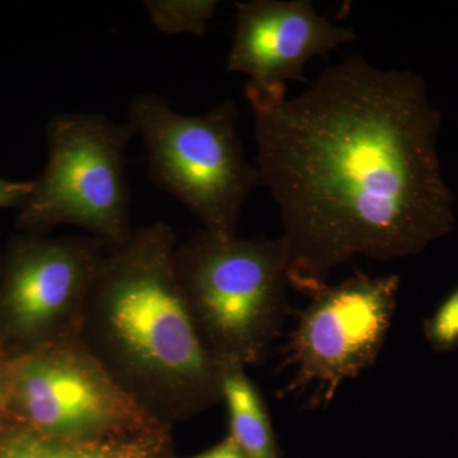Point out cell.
<instances>
[{"mask_svg":"<svg viewBox=\"0 0 458 458\" xmlns=\"http://www.w3.org/2000/svg\"><path fill=\"white\" fill-rule=\"evenodd\" d=\"M134 137L128 122L104 114L51 117L47 165L18 209V227L42 234L57 225H74L106 251L125 245L134 232L125 172L126 149Z\"/></svg>","mask_w":458,"mask_h":458,"instance_id":"5","label":"cell"},{"mask_svg":"<svg viewBox=\"0 0 458 458\" xmlns=\"http://www.w3.org/2000/svg\"><path fill=\"white\" fill-rule=\"evenodd\" d=\"M179 458V457H177ZM188 458H247L243 452L238 448L236 443L231 437L227 436L218 445L209 448V450L199 454L197 456H191Z\"/></svg>","mask_w":458,"mask_h":458,"instance_id":"15","label":"cell"},{"mask_svg":"<svg viewBox=\"0 0 458 458\" xmlns=\"http://www.w3.org/2000/svg\"><path fill=\"white\" fill-rule=\"evenodd\" d=\"M174 269L213 360L245 369L264 363L289 313L282 237L221 240L200 231L176 247Z\"/></svg>","mask_w":458,"mask_h":458,"instance_id":"3","label":"cell"},{"mask_svg":"<svg viewBox=\"0 0 458 458\" xmlns=\"http://www.w3.org/2000/svg\"><path fill=\"white\" fill-rule=\"evenodd\" d=\"M357 40L352 27L331 23L310 0H246L236 3L227 71L245 75L252 111L286 99V83L302 82L312 57Z\"/></svg>","mask_w":458,"mask_h":458,"instance_id":"9","label":"cell"},{"mask_svg":"<svg viewBox=\"0 0 458 458\" xmlns=\"http://www.w3.org/2000/svg\"><path fill=\"white\" fill-rule=\"evenodd\" d=\"M423 334L433 352L445 354L458 349V286L424 319Z\"/></svg>","mask_w":458,"mask_h":458,"instance_id":"13","label":"cell"},{"mask_svg":"<svg viewBox=\"0 0 458 458\" xmlns=\"http://www.w3.org/2000/svg\"><path fill=\"white\" fill-rule=\"evenodd\" d=\"M0 265H2V256H0Z\"/></svg>","mask_w":458,"mask_h":458,"instance_id":"17","label":"cell"},{"mask_svg":"<svg viewBox=\"0 0 458 458\" xmlns=\"http://www.w3.org/2000/svg\"><path fill=\"white\" fill-rule=\"evenodd\" d=\"M9 360L0 352V427L11 420L8 411Z\"/></svg>","mask_w":458,"mask_h":458,"instance_id":"16","label":"cell"},{"mask_svg":"<svg viewBox=\"0 0 458 458\" xmlns=\"http://www.w3.org/2000/svg\"><path fill=\"white\" fill-rule=\"evenodd\" d=\"M218 0H146V9L152 25L165 35L203 36L212 20Z\"/></svg>","mask_w":458,"mask_h":458,"instance_id":"12","label":"cell"},{"mask_svg":"<svg viewBox=\"0 0 458 458\" xmlns=\"http://www.w3.org/2000/svg\"><path fill=\"white\" fill-rule=\"evenodd\" d=\"M172 428L96 439L45 436L9 420L0 427V458H177Z\"/></svg>","mask_w":458,"mask_h":458,"instance_id":"10","label":"cell"},{"mask_svg":"<svg viewBox=\"0 0 458 458\" xmlns=\"http://www.w3.org/2000/svg\"><path fill=\"white\" fill-rule=\"evenodd\" d=\"M254 116L260 186L278 205L289 285L301 293L311 298L355 256L409 258L454 231L443 116L420 75L355 54Z\"/></svg>","mask_w":458,"mask_h":458,"instance_id":"1","label":"cell"},{"mask_svg":"<svg viewBox=\"0 0 458 458\" xmlns=\"http://www.w3.org/2000/svg\"><path fill=\"white\" fill-rule=\"evenodd\" d=\"M222 403L229 417L228 436L247 458H280L278 439L267 403L247 369L219 364Z\"/></svg>","mask_w":458,"mask_h":458,"instance_id":"11","label":"cell"},{"mask_svg":"<svg viewBox=\"0 0 458 458\" xmlns=\"http://www.w3.org/2000/svg\"><path fill=\"white\" fill-rule=\"evenodd\" d=\"M237 105L182 114L155 93L131 99L126 122L146 144L148 174L159 189L194 214L209 236L237 237L247 199L260 186L238 135Z\"/></svg>","mask_w":458,"mask_h":458,"instance_id":"4","label":"cell"},{"mask_svg":"<svg viewBox=\"0 0 458 458\" xmlns=\"http://www.w3.org/2000/svg\"><path fill=\"white\" fill-rule=\"evenodd\" d=\"M176 247L174 229L157 222L106 251L78 334L114 381L171 428L222 403L221 369L181 291Z\"/></svg>","mask_w":458,"mask_h":458,"instance_id":"2","label":"cell"},{"mask_svg":"<svg viewBox=\"0 0 458 458\" xmlns=\"http://www.w3.org/2000/svg\"><path fill=\"white\" fill-rule=\"evenodd\" d=\"M32 181H13L0 177V209H20L31 191Z\"/></svg>","mask_w":458,"mask_h":458,"instance_id":"14","label":"cell"},{"mask_svg":"<svg viewBox=\"0 0 458 458\" xmlns=\"http://www.w3.org/2000/svg\"><path fill=\"white\" fill-rule=\"evenodd\" d=\"M12 420L45 436L96 439L164 426L114 381L78 337L9 360Z\"/></svg>","mask_w":458,"mask_h":458,"instance_id":"6","label":"cell"},{"mask_svg":"<svg viewBox=\"0 0 458 458\" xmlns=\"http://www.w3.org/2000/svg\"><path fill=\"white\" fill-rule=\"evenodd\" d=\"M106 249L87 236L17 237L0 265V352L75 339Z\"/></svg>","mask_w":458,"mask_h":458,"instance_id":"7","label":"cell"},{"mask_svg":"<svg viewBox=\"0 0 458 458\" xmlns=\"http://www.w3.org/2000/svg\"><path fill=\"white\" fill-rule=\"evenodd\" d=\"M400 285L396 274L357 273L312 295L285 348L295 369L285 393L315 386L313 400L327 403L344 382L372 367L390 333Z\"/></svg>","mask_w":458,"mask_h":458,"instance_id":"8","label":"cell"}]
</instances>
